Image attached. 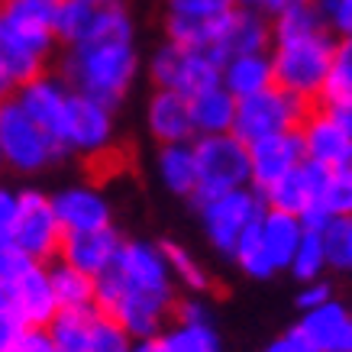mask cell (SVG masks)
I'll return each mask as SVG.
<instances>
[{
	"mask_svg": "<svg viewBox=\"0 0 352 352\" xmlns=\"http://www.w3.org/2000/svg\"><path fill=\"white\" fill-rule=\"evenodd\" d=\"M262 352H294V349H291V342L285 340V336H278V340H275V342H268V346H265Z\"/></svg>",
	"mask_w": 352,
	"mask_h": 352,
	"instance_id": "816d5d0a",
	"label": "cell"
},
{
	"mask_svg": "<svg viewBox=\"0 0 352 352\" xmlns=\"http://www.w3.org/2000/svg\"><path fill=\"white\" fill-rule=\"evenodd\" d=\"M298 327L310 336L317 352H352V310L342 307L340 300L307 310Z\"/></svg>",
	"mask_w": 352,
	"mask_h": 352,
	"instance_id": "603a6c76",
	"label": "cell"
},
{
	"mask_svg": "<svg viewBox=\"0 0 352 352\" xmlns=\"http://www.w3.org/2000/svg\"><path fill=\"white\" fill-rule=\"evenodd\" d=\"M310 3H314V7H317V10L327 16V23H330V16L336 13V7H340L342 0H310Z\"/></svg>",
	"mask_w": 352,
	"mask_h": 352,
	"instance_id": "f907efd6",
	"label": "cell"
},
{
	"mask_svg": "<svg viewBox=\"0 0 352 352\" xmlns=\"http://www.w3.org/2000/svg\"><path fill=\"white\" fill-rule=\"evenodd\" d=\"M323 243H327L330 268L352 272V217L349 220H333V223L323 230Z\"/></svg>",
	"mask_w": 352,
	"mask_h": 352,
	"instance_id": "74e56055",
	"label": "cell"
},
{
	"mask_svg": "<svg viewBox=\"0 0 352 352\" xmlns=\"http://www.w3.org/2000/svg\"><path fill=\"white\" fill-rule=\"evenodd\" d=\"M30 333V327L23 323L16 300H13V285L0 281V352H7L16 340H23Z\"/></svg>",
	"mask_w": 352,
	"mask_h": 352,
	"instance_id": "f35d334b",
	"label": "cell"
},
{
	"mask_svg": "<svg viewBox=\"0 0 352 352\" xmlns=\"http://www.w3.org/2000/svg\"><path fill=\"white\" fill-rule=\"evenodd\" d=\"M55 3L49 0H7L0 3V16L20 32L23 39H30L36 49H43L45 55L52 52L55 39Z\"/></svg>",
	"mask_w": 352,
	"mask_h": 352,
	"instance_id": "cb8c5ba5",
	"label": "cell"
},
{
	"mask_svg": "<svg viewBox=\"0 0 352 352\" xmlns=\"http://www.w3.org/2000/svg\"><path fill=\"white\" fill-rule=\"evenodd\" d=\"M94 310H62L49 327L55 349L58 352H91V330H94Z\"/></svg>",
	"mask_w": 352,
	"mask_h": 352,
	"instance_id": "4dcf8cb0",
	"label": "cell"
},
{
	"mask_svg": "<svg viewBox=\"0 0 352 352\" xmlns=\"http://www.w3.org/2000/svg\"><path fill=\"white\" fill-rule=\"evenodd\" d=\"M333 171H336V175H346V178H352V146H349V152H346V159H342Z\"/></svg>",
	"mask_w": 352,
	"mask_h": 352,
	"instance_id": "f5cc1de1",
	"label": "cell"
},
{
	"mask_svg": "<svg viewBox=\"0 0 352 352\" xmlns=\"http://www.w3.org/2000/svg\"><path fill=\"white\" fill-rule=\"evenodd\" d=\"M223 87L236 100L256 97L268 87H275V65L272 52H252V55H233L223 62Z\"/></svg>",
	"mask_w": 352,
	"mask_h": 352,
	"instance_id": "484cf974",
	"label": "cell"
},
{
	"mask_svg": "<svg viewBox=\"0 0 352 352\" xmlns=\"http://www.w3.org/2000/svg\"><path fill=\"white\" fill-rule=\"evenodd\" d=\"M333 52H336V39L330 32L298 39V43H275L272 45L275 85L300 100H307L310 107H317L323 100L327 81H330Z\"/></svg>",
	"mask_w": 352,
	"mask_h": 352,
	"instance_id": "3957f363",
	"label": "cell"
},
{
	"mask_svg": "<svg viewBox=\"0 0 352 352\" xmlns=\"http://www.w3.org/2000/svg\"><path fill=\"white\" fill-rule=\"evenodd\" d=\"M327 113H330L333 120H336V126L346 133V139L352 142V97H342V100H327V104H320Z\"/></svg>",
	"mask_w": 352,
	"mask_h": 352,
	"instance_id": "bcb514c9",
	"label": "cell"
},
{
	"mask_svg": "<svg viewBox=\"0 0 352 352\" xmlns=\"http://www.w3.org/2000/svg\"><path fill=\"white\" fill-rule=\"evenodd\" d=\"M32 265H39V262H32L26 252H20L13 243H3L0 245V281L3 285H16Z\"/></svg>",
	"mask_w": 352,
	"mask_h": 352,
	"instance_id": "60d3db41",
	"label": "cell"
},
{
	"mask_svg": "<svg viewBox=\"0 0 352 352\" xmlns=\"http://www.w3.org/2000/svg\"><path fill=\"white\" fill-rule=\"evenodd\" d=\"M87 3H97V7H110V3H117V0H87Z\"/></svg>",
	"mask_w": 352,
	"mask_h": 352,
	"instance_id": "11a10c76",
	"label": "cell"
},
{
	"mask_svg": "<svg viewBox=\"0 0 352 352\" xmlns=\"http://www.w3.org/2000/svg\"><path fill=\"white\" fill-rule=\"evenodd\" d=\"M0 149H3V162L10 171L20 175H39L52 162L65 155L62 142L49 136L26 110L16 104V97H7L0 104Z\"/></svg>",
	"mask_w": 352,
	"mask_h": 352,
	"instance_id": "277c9868",
	"label": "cell"
},
{
	"mask_svg": "<svg viewBox=\"0 0 352 352\" xmlns=\"http://www.w3.org/2000/svg\"><path fill=\"white\" fill-rule=\"evenodd\" d=\"M133 349H136V340L117 320H110V317H104L97 310L94 330H91V352H133Z\"/></svg>",
	"mask_w": 352,
	"mask_h": 352,
	"instance_id": "8d00e7d4",
	"label": "cell"
},
{
	"mask_svg": "<svg viewBox=\"0 0 352 352\" xmlns=\"http://www.w3.org/2000/svg\"><path fill=\"white\" fill-rule=\"evenodd\" d=\"M175 320H182V323H210V310H207V304L201 300V294H194V298L182 300V304L175 307Z\"/></svg>",
	"mask_w": 352,
	"mask_h": 352,
	"instance_id": "ee69618b",
	"label": "cell"
},
{
	"mask_svg": "<svg viewBox=\"0 0 352 352\" xmlns=\"http://www.w3.org/2000/svg\"><path fill=\"white\" fill-rule=\"evenodd\" d=\"M113 139H117L113 107L104 104V100H94V97L72 91L68 117H65L62 126L65 155H81V159L97 162L113 149Z\"/></svg>",
	"mask_w": 352,
	"mask_h": 352,
	"instance_id": "30bf717a",
	"label": "cell"
},
{
	"mask_svg": "<svg viewBox=\"0 0 352 352\" xmlns=\"http://www.w3.org/2000/svg\"><path fill=\"white\" fill-rule=\"evenodd\" d=\"M330 178H333V168L304 162L300 168L291 171L288 178H281L275 188H268V191L262 194V197H265V207L268 210H281V214L304 217L310 207L323 204V194H327Z\"/></svg>",
	"mask_w": 352,
	"mask_h": 352,
	"instance_id": "5bb4252c",
	"label": "cell"
},
{
	"mask_svg": "<svg viewBox=\"0 0 352 352\" xmlns=\"http://www.w3.org/2000/svg\"><path fill=\"white\" fill-rule=\"evenodd\" d=\"M352 97V39H336V52H333V68H330V81L323 91V100H342Z\"/></svg>",
	"mask_w": 352,
	"mask_h": 352,
	"instance_id": "d590c367",
	"label": "cell"
},
{
	"mask_svg": "<svg viewBox=\"0 0 352 352\" xmlns=\"http://www.w3.org/2000/svg\"><path fill=\"white\" fill-rule=\"evenodd\" d=\"M175 307V275L162 245L126 239L113 268L97 278V310L136 342H149L168 327Z\"/></svg>",
	"mask_w": 352,
	"mask_h": 352,
	"instance_id": "6da1fadb",
	"label": "cell"
},
{
	"mask_svg": "<svg viewBox=\"0 0 352 352\" xmlns=\"http://www.w3.org/2000/svg\"><path fill=\"white\" fill-rule=\"evenodd\" d=\"M10 243L39 265H52V258L62 252L65 230L58 223L52 197L45 191H39V188H23L20 191V207H16Z\"/></svg>",
	"mask_w": 352,
	"mask_h": 352,
	"instance_id": "9c48e42d",
	"label": "cell"
},
{
	"mask_svg": "<svg viewBox=\"0 0 352 352\" xmlns=\"http://www.w3.org/2000/svg\"><path fill=\"white\" fill-rule=\"evenodd\" d=\"M330 300H333V288L320 278V281H310V285L300 288L298 307L307 314V310H317V307H323V304H330Z\"/></svg>",
	"mask_w": 352,
	"mask_h": 352,
	"instance_id": "7bdbcfd3",
	"label": "cell"
},
{
	"mask_svg": "<svg viewBox=\"0 0 352 352\" xmlns=\"http://www.w3.org/2000/svg\"><path fill=\"white\" fill-rule=\"evenodd\" d=\"M0 3H7V0H0Z\"/></svg>",
	"mask_w": 352,
	"mask_h": 352,
	"instance_id": "94428289",
	"label": "cell"
},
{
	"mask_svg": "<svg viewBox=\"0 0 352 352\" xmlns=\"http://www.w3.org/2000/svg\"><path fill=\"white\" fill-rule=\"evenodd\" d=\"M49 278H52L55 300L62 310H94L97 307V278L78 272L68 262H52L49 265Z\"/></svg>",
	"mask_w": 352,
	"mask_h": 352,
	"instance_id": "f546056e",
	"label": "cell"
},
{
	"mask_svg": "<svg viewBox=\"0 0 352 352\" xmlns=\"http://www.w3.org/2000/svg\"><path fill=\"white\" fill-rule=\"evenodd\" d=\"M236 113H239V100H236L223 85L191 97V117H194V133H197V139L233 133Z\"/></svg>",
	"mask_w": 352,
	"mask_h": 352,
	"instance_id": "83f0119b",
	"label": "cell"
},
{
	"mask_svg": "<svg viewBox=\"0 0 352 352\" xmlns=\"http://www.w3.org/2000/svg\"><path fill=\"white\" fill-rule=\"evenodd\" d=\"M123 243H126V239H123L113 226L87 230V233H65V243H62L58 258L68 262V265H75L78 272H85V275L100 278L113 268Z\"/></svg>",
	"mask_w": 352,
	"mask_h": 352,
	"instance_id": "e0dca14e",
	"label": "cell"
},
{
	"mask_svg": "<svg viewBox=\"0 0 352 352\" xmlns=\"http://www.w3.org/2000/svg\"><path fill=\"white\" fill-rule=\"evenodd\" d=\"M298 133H300V142H304V152H307V162L323 165V168H336L352 146L349 139H346V133L336 126V120L320 104L310 107L307 120L300 123Z\"/></svg>",
	"mask_w": 352,
	"mask_h": 352,
	"instance_id": "7402d4cb",
	"label": "cell"
},
{
	"mask_svg": "<svg viewBox=\"0 0 352 352\" xmlns=\"http://www.w3.org/2000/svg\"><path fill=\"white\" fill-rule=\"evenodd\" d=\"M285 340L291 342V349H294V352H317V346L310 342V336H307L304 330H300L298 323H294V327H291V330L285 333Z\"/></svg>",
	"mask_w": 352,
	"mask_h": 352,
	"instance_id": "681fc988",
	"label": "cell"
},
{
	"mask_svg": "<svg viewBox=\"0 0 352 352\" xmlns=\"http://www.w3.org/2000/svg\"><path fill=\"white\" fill-rule=\"evenodd\" d=\"M320 32H330V23H327V16H323L314 3L294 7V10L281 13V16L272 20L275 43H298V39H310V36H320Z\"/></svg>",
	"mask_w": 352,
	"mask_h": 352,
	"instance_id": "1f68e13d",
	"label": "cell"
},
{
	"mask_svg": "<svg viewBox=\"0 0 352 352\" xmlns=\"http://www.w3.org/2000/svg\"><path fill=\"white\" fill-rule=\"evenodd\" d=\"M7 168V162H3V149H0V171Z\"/></svg>",
	"mask_w": 352,
	"mask_h": 352,
	"instance_id": "6f0895ef",
	"label": "cell"
},
{
	"mask_svg": "<svg viewBox=\"0 0 352 352\" xmlns=\"http://www.w3.org/2000/svg\"><path fill=\"white\" fill-rule=\"evenodd\" d=\"M194 149H197V168H201V188H197L194 204L207 201V197L239 191V188H252L249 146L236 133L201 136V139H194Z\"/></svg>",
	"mask_w": 352,
	"mask_h": 352,
	"instance_id": "8992f818",
	"label": "cell"
},
{
	"mask_svg": "<svg viewBox=\"0 0 352 352\" xmlns=\"http://www.w3.org/2000/svg\"><path fill=\"white\" fill-rule=\"evenodd\" d=\"M52 204L65 233H87V230L113 226L110 201L94 184H68L52 194Z\"/></svg>",
	"mask_w": 352,
	"mask_h": 352,
	"instance_id": "9a60e30c",
	"label": "cell"
},
{
	"mask_svg": "<svg viewBox=\"0 0 352 352\" xmlns=\"http://www.w3.org/2000/svg\"><path fill=\"white\" fill-rule=\"evenodd\" d=\"M233 7H236L233 0H165V10H168L165 32H168V43H178L184 49L214 52L220 26H223L226 13Z\"/></svg>",
	"mask_w": 352,
	"mask_h": 352,
	"instance_id": "7c38bea8",
	"label": "cell"
},
{
	"mask_svg": "<svg viewBox=\"0 0 352 352\" xmlns=\"http://www.w3.org/2000/svg\"><path fill=\"white\" fill-rule=\"evenodd\" d=\"M304 3H310V0H258L256 10H262L265 16H272V20H275V16L294 10V7H304Z\"/></svg>",
	"mask_w": 352,
	"mask_h": 352,
	"instance_id": "c3c4849f",
	"label": "cell"
},
{
	"mask_svg": "<svg viewBox=\"0 0 352 352\" xmlns=\"http://www.w3.org/2000/svg\"><path fill=\"white\" fill-rule=\"evenodd\" d=\"M275 43L272 36V23L256 7H233L226 13L220 36H217L214 52L220 58H233V55H252V52H272L268 45Z\"/></svg>",
	"mask_w": 352,
	"mask_h": 352,
	"instance_id": "ac0fdd59",
	"label": "cell"
},
{
	"mask_svg": "<svg viewBox=\"0 0 352 352\" xmlns=\"http://www.w3.org/2000/svg\"><path fill=\"white\" fill-rule=\"evenodd\" d=\"M7 352H58V349H55L52 336H49L45 330H30L23 340L13 342Z\"/></svg>",
	"mask_w": 352,
	"mask_h": 352,
	"instance_id": "f6af8a7d",
	"label": "cell"
},
{
	"mask_svg": "<svg viewBox=\"0 0 352 352\" xmlns=\"http://www.w3.org/2000/svg\"><path fill=\"white\" fill-rule=\"evenodd\" d=\"M49 3H55V7H58V3H65V0H49Z\"/></svg>",
	"mask_w": 352,
	"mask_h": 352,
	"instance_id": "680465c9",
	"label": "cell"
},
{
	"mask_svg": "<svg viewBox=\"0 0 352 352\" xmlns=\"http://www.w3.org/2000/svg\"><path fill=\"white\" fill-rule=\"evenodd\" d=\"M233 3H236V7H256L258 0H233Z\"/></svg>",
	"mask_w": 352,
	"mask_h": 352,
	"instance_id": "db71d44e",
	"label": "cell"
},
{
	"mask_svg": "<svg viewBox=\"0 0 352 352\" xmlns=\"http://www.w3.org/2000/svg\"><path fill=\"white\" fill-rule=\"evenodd\" d=\"M13 97L49 136H55L62 142V126H65V117H68V100H72V87L65 85L62 78L43 72L39 78H32L30 85H23Z\"/></svg>",
	"mask_w": 352,
	"mask_h": 352,
	"instance_id": "2e32d148",
	"label": "cell"
},
{
	"mask_svg": "<svg viewBox=\"0 0 352 352\" xmlns=\"http://www.w3.org/2000/svg\"><path fill=\"white\" fill-rule=\"evenodd\" d=\"M16 207H20V191L0 184V245L10 243L13 223H16Z\"/></svg>",
	"mask_w": 352,
	"mask_h": 352,
	"instance_id": "b9f144b4",
	"label": "cell"
},
{
	"mask_svg": "<svg viewBox=\"0 0 352 352\" xmlns=\"http://www.w3.org/2000/svg\"><path fill=\"white\" fill-rule=\"evenodd\" d=\"M310 104L300 97L281 91V87H268L256 97L239 100V113H236V136L245 146H252L258 139L281 136V133H298L300 123L307 120Z\"/></svg>",
	"mask_w": 352,
	"mask_h": 352,
	"instance_id": "ba28073f",
	"label": "cell"
},
{
	"mask_svg": "<svg viewBox=\"0 0 352 352\" xmlns=\"http://www.w3.org/2000/svg\"><path fill=\"white\" fill-rule=\"evenodd\" d=\"M323 207L330 210L333 220H349L352 217V178L333 171L330 184H327V194H323Z\"/></svg>",
	"mask_w": 352,
	"mask_h": 352,
	"instance_id": "ab89813d",
	"label": "cell"
},
{
	"mask_svg": "<svg viewBox=\"0 0 352 352\" xmlns=\"http://www.w3.org/2000/svg\"><path fill=\"white\" fill-rule=\"evenodd\" d=\"M327 268H330V256H327L323 233L307 230V233H304V243H300L298 256H294V262H291L288 272L298 278L300 285H310V281H320Z\"/></svg>",
	"mask_w": 352,
	"mask_h": 352,
	"instance_id": "836d02e7",
	"label": "cell"
},
{
	"mask_svg": "<svg viewBox=\"0 0 352 352\" xmlns=\"http://www.w3.org/2000/svg\"><path fill=\"white\" fill-rule=\"evenodd\" d=\"M139 75V55L133 39H97L85 45H68L58 62V78L65 85L117 107L129 94Z\"/></svg>",
	"mask_w": 352,
	"mask_h": 352,
	"instance_id": "7a4b0ae2",
	"label": "cell"
},
{
	"mask_svg": "<svg viewBox=\"0 0 352 352\" xmlns=\"http://www.w3.org/2000/svg\"><path fill=\"white\" fill-rule=\"evenodd\" d=\"M304 223L294 214H281V210H265L258 220V236L265 243L268 258L275 262V268H291L294 256H298L300 243H304Z\"/></svg>",
	"mask_w": 352,
	"mask_h": 352,
	"instance_id": "4316f807",
	"label": "cell"
},
{
	"mask_svg": "<svg viewBox=\"0 0 352 352\" xmlns=\"http://www.w3.org/2000/svg\"><path fill=\"white\" fill-rule=\"evenodd\" d=\"M265 197L256 188H239V191L220 194V197H207L197 201V214H201L204 236L210 239L217 252L233 258L236 245L252 226L265 214Z\"/></svg>",
	"mask_w": 352,
	"mask_h": 352,
	"instance_id": "52a82bcc",
	"label": "cell"
},
{
	"mask_svg": "<svg viewBox=\"0 0 352 352\" xmlns=\"http://www.w3.org/2000/svg\"><path fill=\"white\" fill-rule=\"evenodd\" d=\"M3 100H7V94H3V91H0V104H3Z\"/></svg>",
	"mask_w": 352,
	"mask_h": 352,
	"instance_id": "91938a15",
	"label": "cell"
},
{
	"mask_svg": "<svg viewBox=\"0 0 352 352\" xmlns=\"http://www.w3.org/2000/svg\"><path fill=\"white\" fill-rule=\"evenodd\" d=\"M13 300H16V310L30 330H49L52 320L62 314L58 300H55L52 278H49V265H32L13 285Z\"/></svg>",
	"mask_w": 352,
	"mask_h": 352,
	"instance_id": "44dd1931",
	"label": "cell"
},
{
	"mask_svg": "<svg viewBox=\"0 0 352 352\" xmlns=\"http://www.w3.org/2000/svg\"><path fill=\"white\" fill-rule=\"evenodd\" d=\"M220 333L214 323H182L171 327L149 340V352H220Z\"/></svg>",
	"mask_w": 352,
	"mask_h": 352,
	"instance_id": "f1b7e54d",
	"label": "cell"
},
{
	"mask_svg": "<svg viewBox=\"0 0 352 352\" xmlns=\"http://www.w3.org/2000/svg\"><path fill=\"white\" fill-rule=\"evenodd\" d=\"M162 252H165V262H168L171 275H175V281H178L182 288H188L191 294H207V291H210L207 268H204L182 243H162Z\"/></svg>",
	"mask_w": 352,
	"mask_h": 352,
	"instance_id": "d6a6232c",
	"label": "cell"
},
{
	"mask_svg": "<svg viewBox=\"0 0 352 352\" xmlns=\"http://www.w3.org/2000/svg\"><path fill=\"white\" fill-rule=\"evenodd\" d=\"M330 30L340 39H352V0H342L336 7V13L330 16Z\"/></svg>",
	"mask_w": 352,
	"mask_h": 352,
	"instance_id": "7dc6e473",
	"label": "cell"
},
{
	"mask_svg": "<svg viewBox=\"0 0 352 352\" xmlns=\"http://www.w3.org/2000/svg\"><path fill=\"white\" fill-rule=\"evenodd\" d=\"M249 159H252V188L258 194H265L281 178H288L294 168H300L307 162V152H304V142H300V133H281V136L252 142Z\"/></svg>",
	"mask_w": 352,
	"mask_h": 352,
	"instance_id": "4fadbf2b",
	"label": "cell"
},
{
	"mask_svg": "<svg viewBox=\"0 0 352 352\" xmlns=\"http://www.w3.org/2000/svg\"><path fill=\"white\" fill-rule=\"evenodd\" d=\"M45 58L43 49H36L30 39H23L10 23L0 16V91L10 97L32 78L43 75Z\"/></svg>",
	"mask_w": 352,
	"mask_h": 352,
	"instance_id": "d6986e66",
	"label": "cell"
},
{
	"mask_svg": "<svg viewBox=\"0 0 352 352\" xmlns=\"http://www.w3.org/2000/svg\"><path fill=\"white\" fill-rule=\"evenodd\" d=\"M233 262L243 268V275L256 278V281H265V278H272L278 272L275 262H272L265 252L262 236H258V223L239 239V245H236V252H233Z\"/></svg>",
	"mask_w": 352,
	"mask_h": 352,
	"instance_id": "e575fe53",
	"label": "cell"
},
{
	"mask_svg": "<svg viewBox=\"0 0 352 352\" xmlns=\"http://www.w3.org/2000/svg\"><path fill=\"white\" fill-rule=\"evenodd\" d=\"M149 78L155 81V91H175L191 100L223 85V58L178 43H162L149 55Z\"/></svg>",
	"mask_w": 352,
	"mask_h": 352,
	"instance_id": "5b68a950",
	"label": "cell"
},
{
	"mask_svg": "<svg viewBox=\"0 0 352 352\" xmlns=\"http://www.w3.org/2000/svg\"><path fill=\"white\" fill-rule=\"evenodd\" d=\"M133 352H149V342H136V349Z\"/></svg>",
	"mask_w": 352,
	"mask_h": 352,
	"instance_id": "9f6ffc18",
	"label": "cell"
},
{
	"mask_svg": "<svg viewBox=\"0 0 352 352\" xmlns=\"http://www.w3.org/2000/svg\"><path fill=\"white\" fill-rule=\"evenodd\" d=\"M55 39L65 43V49L97 39H133V23L120 3L97 7L87 0H65L55 10Z\"/></svg>",
	"mask_w": 352,
	"mask_h": 352,
	"instance_id": "8fae6325",
	"label": "cell"
},
{
	"mask_svg": "<svg viewBox=\"0 0 352 352\" xmlns=\"http://www.w3.org/2000/svg\"><path fill=\"white\" fill-rule=\"evenodd\" d=\"M155 175L162 188L175 197H197L201 188V168H197V149L194 142L162 146L155 155Z\"/></svg>",
	"mask_w": 352,
	"mask_h": 352,
	"instance_id": "d4e9b609",
	"label": "cell"
},
{
	"mask_svg": "<svg viewBox=\"0 0 352 352\" xmlns=\"http://www.w3.org/2000/svg\"><path fill=\"white\" fill-rule=\"evenodd\" d=\"M146 126L149 136L159 146H178V142H194V117L191 100L175 91H155L146 104Z\"/></svg>",
	"mask_w": 352,
	"mask_h": 352,
	"instance_id": "ffe728a7",
	"label": "cell"
}]
</instances>
